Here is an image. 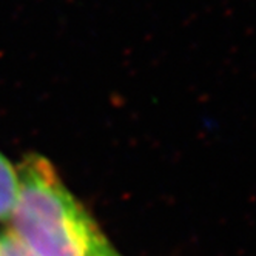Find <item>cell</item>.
<instances>
[{
  "label": "cell",
  "mask_w": 256,
  "mask_h": 256,
  "mask_svg": "<svg viewBox=\"0 0 256 256\" xmlns=\"http://www.w3.org/2000/svg\"><path fill=\"white\" fill-rule=\"evenodd\" d=\"M16 170L8 232L34 256H119L45 158L31 154Z\"/></svg>",
  "instance_id": "obj_1"
},
{
  "label": "cell",
  "mask_w": 256,
  "mask_h": 256,
  "mask_svg": "<svg viewBox=\"0 0 256 256\" xmlns=\"http://www.w3.org/2000/svg\"><path fill=\"white\" fill-rule=\"evenodd\" d=\"M17 190H19L17 170L0 153V221L10 219L17 199Z\"/></svg>",
  "instance_id": "obj_2"
},
{
  "label": "cell",
  "mask_w": 256,
  "mask_h": 256,
  "mask_svg": "<svg viewBox=\"0 0 256 256\" xmlns=\"http://www.w3.org/2000/svg\"><path fill=\"white\" fill-rule=\"evenodd\" d=\"M0 256H34L16 236L6 232L0 236Z\"/></svg>",
  "instance_id": "obj_3"
}]
</instances>
